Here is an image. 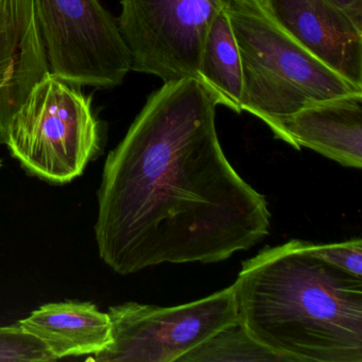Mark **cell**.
I'll list each match as a JSON object with an SVG mask.
<instances>
[{
  "label": "cell",
  "instance_id": "obj_1",
  "mask_svg": "<svg viewBox=\"0 0 362 362\" xmlns=\"http://www.w3.org/2000/svg\"><path fill=\"white\" fill-rule=\"evenodd\" d=\"M217 105L198 80L166 82L110 152L94 230L99 256L114 272L219 262L269 235L266 199L220 145Z\"/></svg>",
  "mask_w": 362,
  "mask_h": 362
},
{
  "label": "cell",
  "instance_id": "obj_2",
  "mask_svg": "<svg viewBox=\"0 0 362 362\" xmlns=\"http://www.w3.org/2000/svg\"><path fill=\"white\" fill-rule=\"evenodd\" d=\"M309 245L264 247L243 262L232 285L238 323L290 362H362V277Z\"/></svg>",
  "mask_w": 362,
  "mask_h": 362
},
{
  "label": "cell",
  "instance_id": "obj_3",
  "mask_svg": "<svg viewBox=\"0 0 362 362\" xmlns=\"http://www.w3.org/2000/svg\"><path fill=\"white\" fill-rule=\"evenodd\" d=\"M226 11L243 67L241 111L262 119L274 135L306 105L362 93L290 37L259 0H230Z\"/></svg>",
  "mask_w": 362,
  "mask_h": 362
},
{
  "label": "cell",
  "instance_id": "obj_4",
  "mask_svg": "<svg viewBox=\"0 0 362 362\" xmlns=\"http://www.w3.org/2000/svg\"><path fill=\"white\" fill-rule=\"evenodd\" d=\"M5 145L30 175L56 185L71 183L100 150L92 98L48 71L12 116Z\"/></svg>",
  "mask_w": 362,
  "mask_h": 362
},
{
  "label": "cell",
  "instance_id": "obj_5",
  "mask_svg": "<svg viewBox=\"0 0 362 362\" xmlns=\"http://www.w3.org/2000/svg\"><path fill=\"white\" fill-rule=\"evenodd\" d=\"M49 71L80 86H120L132 67L117 22L98 0H33Z\"/></svg>",
  "mask_w": 362,
  "mask_h": 362
},
{
  "label": "cell",
  "instance_id": "obj_6",
  "mask_svg": "<svg viewBox=\"0 0 362 362\" xmlns=\"http://www.w3.org/2000/svg\"><path fill=\"white\" fill-rule=\"evenodd\" d=\"M112 343L88 360L175 362L228 326L238 323L233 286L175 307L128 302L110 307Z\"/></svg>",
  "mask_w": 362,
  "mask_h": 362
},
{
  "label": "cell",
  "instance_id": "obj_7",
  "mask_svg": "<svg viewBox=\"0 0 362 362\" xmlns=\"http://www.w3.org/2000/svg\"><path fill=\"white\" fill-rule=\"evenodd\" d=\"M230 0H120L118 28L132 59L131 71L164 83L198 80L207 31Z\"/></svg>",
  "mask_w": 362,
  "mask_h": 362
},
{
  "label": "cell",
  "instance_id": "obj_8",
  "mask_svg": "<svg viewBox=\"0 0 362 362\" xmlns=\"http://www.w3.org/2000/svg\"><path fill=\"white\" fill-rule=\"evenodd\" d=\"M309 54L362 88V25L329 0H259Z\"/></svg>",
  "mask_w": 362,
  "mask_h": 362
},
{
  "label": "cell",
  "instance_id": "obj_9",
  "mask_svg": "<svg viewBox=\"0 0 362 362\" xmlns=\"http://www.w3.org/2000/svg\"><path fill=\"white\" fill-rule=\"evenodd\" d=\"M48 71L33 0H0V144L12 116Z\"/></svg>",
  "mask_w": 362,
  "mask_h": 362
},
{
  "label": "cell",
  "instance_id": "obj_10",
  "mask_svg": "<svg viewBox=\"0 0 362 362\" xmlns=\"http://www.w3.org/2000/svg\"><path fill=\"white\" fill-rule=\"evenodd\" d=\"M276 139L309 148L343 166L362 167V93L317 101L279 124Z\"/></svg>",
  "mask_w": 362,
  "mask_h": 362
},
{
  "label": "cell",
  "instance_id": "obj_11",
  "mask_svg": "<svg viewBox=\"0 0 362 362\" xmlns=\"http://www.w3.org/2000/svg\"><path fill=\"white\" fill-rule=\"evenodd\" d=\"M18 325L40 339L57 360L93 357L112 343L109 313L90 302L49 303L21 320Z\"/></svg>",
  "mask_w": 362,
  "mask_h": 362
},
{
  "label": "cell",
  "instance_id": "obj_12",
  "mask_svg": "<svg viewBox=\"0 0 362 362\" xmlns=\"http://www.w3.org/2000/svg\"><path fill=\"white\" fill-rule=\"evenodd\" d=\"M199 82L226 105L241 113L243 80L240 54L226 8L220 10L207 31L201 52Z\"/></svg>",
  "mask_w": 362,
  "mask_h": 362
},
{
  "label": "cell",
  "instance_id": "obj_13",
  "mask_svg": "<svg viewBox=\"0 0 362 362\" xmlns=\"http://www.w3.org/2000/svg\"><path fill=\"white\" fill-rule=\"evenodd\" d=\"M179 362H290L250 336L241 324L228 326L181 356Z\"/></svg>",
  "mask_w": 362,
  "mask_h": 362
},
{
  "label": "cell",
  "instance_id": "obj_14",
  "mask_svg": "<svg viewBox=\"0 0 362 362\" xmlns=\"http://www.w3.org/2000/svg\"><path fill=\"white\" fill-rule=\"evenodd\" d=\"M57 358L40 339L20 325L0 327V362H52Z\"/></svg>",
  "mask_w": 362,
  "mask_h": 362
},
{
  "label": "cell",
  "instance_id": "obj_15",
  "mask_svg": "<svg viewBox=\"0 0 362 362\" xmlns=\"http://www.w3.org/2000/svg\"><path fill=\"white\" fill-rule=\"evenodd\" d=\"M310 251L322 259L351 274L362 277V240L351 239L332 245H309Z\"/></svg>",
  "mask_w": 362,
  "mask_h": 362
},
{
  "label": "cell",
  "instance_id": "obj_16",
  "mask_svg": "<svg viewBox=\"0 0 362 362\" xmlns=\"http://www.w3.org/2000/svg\"><path fill=\"white\" fill-rule=\"evenodd\" d=\"M329 1L346 11L356 22L362 25V0H329Z\"/></svg>",
  "mask_w": 362,
  "mask_h": 362
},
{
  "label": "cell",
  "instance_id": "obj_17",
  "mask_svg": "<svg viewBox=\"0 0 362 362\" xmlns=\"http://www.w3.org/2000/svg\"><path fill=\"white\" fill-rule=\"evenodd\" d=\"M0 166H1V160H0Z\"/></svg>",
  "mask_w": 362,
  "mask_h": 362
}]
</instances>
